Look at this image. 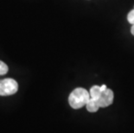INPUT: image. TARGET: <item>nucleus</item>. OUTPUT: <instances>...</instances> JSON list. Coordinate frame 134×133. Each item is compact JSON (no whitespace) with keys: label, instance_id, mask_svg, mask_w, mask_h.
Listing matches in <instances>:
<instances>
[{"label":"nucleus","instance_id":"f257e3e1","mask_svg":"<svg viewBox=\"0 0 134 133\" xmlns=\"http://www.w3.org/2000/svg\"><path fill=\"white\" fill-rule=\"evenodd\" d=\"M90 100V94L86 89L82 87L75 88L69 94L68 103L74 109H80L86 106L88 100Z\"/></svg>","mask_w":134,"mask_h":133},{"label":"nucleus","instance_id":"f03ea898","mask_svg":"<svg viewBox=\"0 0 134 133\" xmlns=\"http://www.w3.org/2000/svg\"><path fill=\"white\" fill-rule=\"evenodd\" d=\"M18 84L13 79L0 80V96H10L18 92Z\"/></svg>","mask_w":134,"mask_h":133},{"label":"nucleus","instance_id":"7ed1b4c3","mask_svg":"<svg viewBox=\"0 0 134 133\" xmlns=\"http://www.w3.org/2000/svg\"><path fill=\"white\" fill-rule=\"evenodd\" d=\"M113 99H114V94L112 90L109 88L105 90L104 92H102L100 97L98 100L99 107L105 108V107L111 106L113 102Z\"/></svg>","mask_w":134,"mask_h":133},{"label":"nucleus","instance_id":"20e7f679","mask_svg":"<svg viewBox=\"0 0 134 133\" xmlns=\"http://www.w3.org/2000/svg\"><path fill=\"white\" fill-rule=\"evenodd\" d=\"M86 107H87V110L89 112H96L99 108V105L98 100L90 98V100H88V102L86 105Z\"/></svg>","mask_w":134,"mask_h":133},{"label":"nucleus","instance_id":"39448f33","mask_svg":"<svg viewBox=\"0 0 134 133\" xmlns=\"http://www.w3.org/2000/svg\"><path fill=\"white\" fill-rule=\"evenodd\" d=\"M101 93H102V92H101L100 86H93L90 88L89 94H90L91 99H93V100H98L99 99V97H100Z\"/></svg>","mask_w":134,"mask_h":133},{"label":"nucleus","instance_id":"423d86ee","mask_svg":"<svg viewBox=\"0 0 134 133\" xmlns=\"http://www.w3.org/2000/svg\"><path fill=\"white\" fill-rule=\"evenodd\" d=\"M8 70H9V68H8V66L6 64L4 63V61H0V75H4L6 74Z\"/></svg>","mask_w":134,"mask_h":133},{"label":"nucleus","instance_id":"0eeeda50","mask_svg":"<svg viewBox=\"0 0 134 133\" xmlns=\"http://www.w3.org/2000/svg\"><path fill=\"white\" fill-rule=\"evenodd\" d=\"M127 20L130 22L131 24H134V9L132 10H131L127 15Z\"/></svg>","mask_w":134,"mask_h":133},{"label":"nucleus","instance_id":"6e6552de","mask_svg":"<svg viewBox=\"0 0 134 133\" xmlns=\"http://www.w3.org/2000/svg\"><path fill=\"white\" fill-rule=\"evenodd\" d=\"M107 87L105 85H102V86H100V90H101V92H104L105 90H107Z\"/></svg>","mask_w":134,"mask_h":133},{"label":"nucleus","instance_id":"1a4fd4ad","mask_svg":"<svg viewBox=\"0 0 134 133\" xmlns=\"http://www.w3.org/2000/svg\"><path fill=\"white\" fill-rule=\"evenodd\" d=\"M131 33H132V36H134V24L132 26V28H131Z\"/></svg>","mask_w":134,"mask_h":133}]
</instances>
